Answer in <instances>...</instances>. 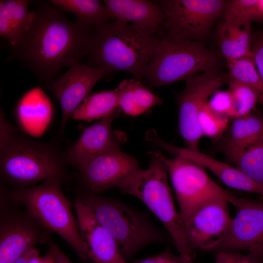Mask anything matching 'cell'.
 <instances>
[{
    "label": "cell",
    "mask_w": 263,
    "mask_h": 263,
    "mask_svg": "<svg viewBox=\"0 0 263 263\" xmlns=\"http://www.w3.org/2000/svg\"><path fill=\"white\" fill-rule=\"evenodd\" d=\"M27 0L0 1V35L14 46L30 27L34 10L29 11Z\"/></svg>",
    "instance_id": "23"
},
{
    "label": "cell",
    "mask_w": 263,
    "mask_h": 263,
    "mask_svg": "<svg viewBox=\"0 0 263 263\" xmlns=\"http://www.w3.org/2000/svg\"><path fill=\"white\" fill-rule=\"evenodd\" d=\"M157 153L169 175L184 223L208 201L224 198L232 205L237 198L215 183L201 165L184 157L169 158Z\"/></svg>",
    "instance_id": "8"
},
{
    "label": "cell",
    "mask_w": 263,
    "mask_h": 263,
    "mask_svg": "<svg viewBox=\"0 0 263 263\" xmlns=\"http://www.w3.org/2000/svg\"><path fill=\"white\" fill-rule=\"evenodd\" d=\"M258 0H225L224 21H242L251 24L262 21L263 16L258 6Z\"/></svg>",
    "instance_id": "28"
},
{
    "label": "cell",
    "mask_w": 263,
    "mask_h": 263,
    "mask_svg": "<svg viewBox=\"0 0 263 263\" xmlns=\"http://www.w3.org/2000/svg\"><path fill=\"white\" fill-rule=\"evenodd\" d=\"M117 89L103 91L90 95L72 114L75 120L90 122L101 119L118 108Z\"/></svg>",
    "instance_id": "25"
},
{
    "label": "cell",
    "mask_w": 263,
    "mask_h": 263,
    "mask_svg": "<svg viewBox=\"0 0 263 263\" xmlns=\"http://www.w3.org/2000/svg\"><path fill=\"white\" fill-rule=\"evenodd\" d=\"M165 19L157 29L183 39L201 42L224 13L225 0H161L154 1Z\"/></svg>",
    "instance_id": "9"
},
{
    "label": "cell",
    "mask_w": 263,
    "mask_h": 263,
    "mask_svg": "<svg viewBox=\"0 0 263 263\" xmlns=\"http://www.w3.org/2000/svg\"><path fill=\"white\" fill-rule=\"evenodd\" d=\"M25 212L23 215L1 212L0 263H14L35 244L50 242L48 230Z\"/></svg>",
    "instance_id": "15"
},
{
    "label": "cell",
    "mask_w": 263,
    "mask_h": 263,
    "mask_svg": "<svg viewBox=\"0 0 263 263\" xmlns=\"http://www.w3.org/2000/svg\"><path fill=\"white\" fill-rule=\"evenodd\" d=\"M132 79L137 104L144 113L148 111L152 107L162 103V100L150 91L141 81L134 78Z\"/></svg>",
    "instance_id": "33"
},
{
    "label": "cell",
    "mask_w": 263,
    "mask_h": 263,
    "mask_svg": "<svg viewBox=\"0 0 263 263\" xmlns=\"http://www.w3.org/2000/svg\"><path fill=\"white\" fill-rule=\"evenodd\" d=\"M235 106L237 118L247 115L255 110L259 101L257 93L252 88L241 82L229 78L227 82Z\"/></svg>",
    "instance_id": "29"
},
{
    "label": "cell",
    "mask_w": 263,
    "mask_h": 263,
    "mask_svg": "<svg viewBox=\"0 0 263 263\" xmlns=\"http://www.w3.org/2000/svg\"><path fill=\"white\" fill-rule=\"evenodd\" d=\"M40 263H56V262L52 254L49 251L47 254L41 257Z\"/></svg>",
    "instance_id": "41"
},
{
    "label": "cell",
    "mask_w": 263,
    "mask_h": 263,
    "mask_svg": "<svg viewBox=\"0 0 263 263\" xmlns=\"http://www.w3.org/2000/svg\"><path fill=\"white\" fill-rule=\"evenodd\" d=\"M110 73L106 69L80 62L71 66L47 87L57 98L61 107V132L73 112L90 95L96 83Z\"/></svg>",
    "instance_id": "14"
},
{
    "label": "cell",
    "mask_w": 263,
    "mask_h": 263,
    "mask_svg": "<svg viewBox=\"0 0 263 263\" xmlns=\"http://www.w3.org/2000/svg\"><path fill=\"white\" fill-rule=\"evenodd\" d=\"M134 263H195L194 261L186 258L179 254L172 253L169 248L157 255L137 260Z\"/></svg>",
    "instance_id": "34"
},
{
    "label": "cell",
    "mask_w": 263,
    "mask_h": 263,
    "mask_svg": "<svg viewBox=\"0 0 263 263\" xmlns=\"http://www.w3.org/2000/svg\"><path fill=\"white\" fill-rule=\"evenodd\" d=\"M53 112L52 104L46 94L37 87L19 100L16 114L20 126L28 133L40 135L48 125Z\"/></svg>",
    "instance_id": "20"
},
{
    "label": "cell",
    "mask_w": 263,
    "mask_h": 263,
    "mask_svg": "<svg viewBox=\"0 0 263 263\" xmlns=\"http://www.w3.org/2000/svg\"><path fill=\"white\" fill-rule=\"evenodd\" d=\"M79 231L95 263H127L110 233L98 222L90 208L78 198L75 203Z\"/></svg>",
    "instance_id": "17"
},
{
    "label": "cell",
    "mask_w": 263,
    "mask_h": 263,
    "mask_svg": "<svg viewBox=\"0 0 263 263\" xmlns=\"http://www.w3.org/2000/svg\"><path fill=\"white\" fill-rule=\"evenodd\" d=\"M207 104L209 108L219 115L233 119L237 118L234 101L228 90L216 91Z\"/></svg>",
    "instance_id": "32"
},
{
    "label": "cell",
    "mask_w": 263,
    "mask_h": 263,
    "mask_svg": "<svg viewBox=\"0 0 263 263\" xmlns=\"http://www.w3.org/2000/svg\"><path fill=\"white\" fill-rule=\"evenodd\" d=\"M153 133L149 141L174 156L190 159L209 169L226 186L263 196V186L255 182L237 167L216 160L200 151L176 147L161 139Z\"/></svg>",
    "instance_id": "16"
},
{
    "label": "cell",
    "mask_w": 263,
    "mask_h": 263,
    "mask_svg": "<svg viewBox=\"0 0 263 263\" xmlns=\"http://www.w3.org/2000/svg\"><path fill=\"white\" fill-rule=\"evenodd\" d=\"M61 182L50 180L37 186L20 187L15 189L10 198L24 206L25 212L43 227L64 240L80 259L90 260L70 201L62 191Z\"/></svg>",
    "instance_id": "3"
},
{
    "label": "cell",
    "mask_w": 263,
    "mask_h": 263,
    "mask_svg": "<svg viewBox=\"0 0 263 263\" xmlns=\"http://www.w3.org/2000/svg\"><path fill=\"white\" fill-rule=\"evenodd\" d=\"M114 20L157 30L165 19L161 8L148 0H104Z\"/></svg>",
    "instance_id": "21"
},
{
    "label": "cell",
    "mask_w": 263,
    "mask_h": 263,
    "mask_svg": "<svg viewBox=\"0 0 263 263\" xmlns=\"http://www.w3.org/2000/svg\"><path fill=\"white\" fill-rule=\"evenodd\" d=\"M252 58L263 81V30L253 33Z\"/></svg>",
    "instance_id": "35"
},
{
    "label": "cell",
    "mask_w": 263,
    "mask_h": 263,
    "mask_svg": "<svg viewBox=\"0 0 263 263\" xmlns=\"http://www.w3.org/2000/svg\"><path fill=\"white\" fill-rule=\"evenodd\" d=\"M56 7L75 15L77 21L90 27H96L113 18L105 5L98 0H51Z\"/></svg>",
    "instance_id": "24"
},
{
    "label": "cell",
    "mask_w": 263,
    "mask_h": 263,
    "mask_svg": "<svg viewBox=\"0 0 263 263\" xmlns=\"http://www.w3.org/2000/svg\"><path fill=\"white\" fill-rule=\"evenodd\" d=\"M120 111L117 108L85 129L76 142L64 153L66 162L79 168L115 142L124 140L123 134L112 130V123Z\"/></svg>",
    "instance_id": "18"
},
{
    "label": "cell",
    "mask_w": 263,
    "mask_h": 263,
    "mask_svg": "<svg viewBox=\"0 0 263 263\" xmlns=\"http://www.w3.org/2000/svg\"><path fill=\"white\" fill-rule=\"evenodd\" d=\"M219 140V149L227 159L263 141V115L254 111L234 119Z\"/></svg>",
    "instance_id": "19"
},
{
    "label": "cell",
    "mask_w": 263,
    "mask_h": 263,
    "mask_svg": "<svg viewBox=\"0 0 263 263\" xmlns=\"http://www.w3.org/2000/svg\"><path fill=\"white\" fill-rule=\"evenodd\" d=\"M160 40L157 30L111 20L93 28L86 64L123 71L142 81Z\"/></svg>",
    "instance_id": "2"
},
{
    "label": "cell",
    "mask_w": 263,
    "mask_h": 263,
    "mask_svg": "<svg viewBox=\"0 0 263 263\" xmlns=\"http://www.w3.org/2000/svg\"><path fill=\"white\" fill-rule=\"evenodd\" d=\"M229 118L214 113L207 102L200 110L198 118L199 128L203 136L217 141L228 128Z\"/></svg>",
    "instance_id": "30"
},
{
    "label": "cell",
    "mask_w": 263,
    "mask_h": 263,
    "mask_svg": "<svg viewBox=\"0 0 263 263\" xmlns=\"http://www.w3.org/2000/svg\"><path fill=\"white\" fill-rule=\"evenodd\" d=\"M118 92V108L126 114L136 116L144 113L137 104L132 79H124L116 88Z\"/></svg>",
    "instance_id": "31"
},
{
    "label": "cell",
    "mask_w": 263,
    "mask_h": 263,
    "mask_svg": "<svg viewBox=\"0 0 263 263\" xmlns=\"http://www.w3.org/2000/svg\"><path fill=\"white\" fill-rule=\"evenodd\" d=\"M227 75L231 78L247 85L256 91L259 101L263 106V81L252 57L241 58L226 63Z\"/></svg>",
    "instance_id": "27"
},
{
    "label": "cell",
    "mask_w": 263,
    "mask_h": 263,
    "mask_svg": "<svg viewBox=\"0 0 263 263\" xmlns=\"http://www.w3.org/2000/svg\"><path fill=\"white\" fill-rule=\"evenodd\" d=\"M48 244L49 251L52 254L56 263H73L53 242L50 240Z\"/></svg>",
    "instance_id": "38"
},
{
    "label": "cell",
    "mask_w": 263,
    "mask_h": 263,
    "mask_svg": "<svg viewBox=\"0 0 263 263\" xmlns=\"http://www.w3.org/2000/svg\"><path fill=\"white\" fill-rule=\"evenodd\" d=\"M41 259L39 251L34 246L22 254L14 263H40Z\"/></svg>",
    "instance_id": "37"
},
{
    "label": "cell",
    "mask_w": 263,
    "mask_h": 263,
    "mask_svg": "<svg viewBox=\"0 0 263 263\" xmlns=\"http://www.w3.org/2000/svg\"><path fill=\"white\" fill-rule=\"evenodd\" d=\"M228 201L218 198L197 208L184 222L188 242L191 248L205 251L228 233L233 218Z\"/></svg>",
    "instance_id": "13"
},
{
    "label": "cell",
    "mask_w": 263,
    "mask_h": 263,
    "mask_svg": "<svg viewBox=\"0 0 263 263\" xmlns=\"http://www.w3.org/2000/svg\"><path fill=\"white\" fill-rule=\"evenodd\" d=\"M161 40L144 80L155 88L217 70L218 56L200 41L183 39L157 30Z\"/></svg>",
    "instance_id": "7"
},
{
    "label": "cell",
    "mask_w": 263,
    "mask_h": 263,
    "mask_svg": "<svg viewBox=\"0 0 263 263\" xmlns=\"http://www.w3.org/2000/svg\"><path fill=\"white\" fill-rule=\"evenodd\" d=\"M253 33L251 23L224 21L217 30V38L226 63L241 58L252 57Z\"/></svg>",
    "instance_id": "22"
},
{
    "label": "cell",
    "mask_w": 263,
    "mask_h": 263,
    "mask_svg": "<svg viewBox=\"0 0 263 263\" xmlns=\"http://www.w3.org/2000/svg\"><path fill=\"white\" fill-rule=\"evenodd\" d=\"M229 79L228 75L214 70L187 77L185 87L176 95L179 111V129L188 149L200 151L203 136L198 125L199 112L207 99Z\"/></svg>",
    "instance_id": "10"
},
{
    "label": "cell",
    "mask_w": 263,
    "mask_h": 263,
    "mask_svg": "<svg viewBox=\"0 0 263 263\" xmlns=\"http://www.w3.org/2000/svg\"><path fill=\"white\" fill-rule=\"evenodd\" d=\"M257 3L259 10L263 16V0H258Z\"/></svg>",
    "instance_id": "42"
},
{
    "label": "cell",
    "mask_w": 263,
    "mask_h": 263,
    "mask_svg": "<svg viewBox=\"0 0 263 263\" xmlns=\"http://www.w3.org/2000/svg\"><path fill=\"white\" fill-rule=\"evenodd\" d=\"M0 146L4 144L14 134V128L7 121L5 114L0 111Z\"/></svg>",
    "instance_id": "36"
},
{
    "label": "cell",
    "mask_w": 263,
    "mask_h": 263,
    "mask_svg": "<svg viewBox=\"0 0 263 263\" xmlns=\"http://www.w3.org/2000/svg\"><path fill=\"white\" fill-rule=\"evenodd\" d=\"M232 205L236 213L228 233L205 251H246L263 263V201L238 196Z\"/></svg>",
    "instance_id": "11"
},
{
    "label": "cell",
    "mask_w": 263,
    "mask_h": 263,
    "mask_svg": "<svg viewBox=\"0 0 263 263\" xmlns=\"http://www.w3.org/2000/svg\"><path fill=\"white\" fill-rule=\"evenodd\" d=\"M216 253L215 263H234L231 252L219 251Z\"/></svg>",
    "instance_id": "40"
},
{
    "label": "cell",
    "mask_w": 263,
    "mask_h": 263,
    "mask_svg": "<svg viewBox=\"0 0 263 263\" xmlns=\"http://www.w3.org/2000/svg\"><path fill=\"white\" fill-rule=\"evenodd\" d=\"M234 263H259L252 256L248 253L243 255L240 252H231Z\"/></svg>",
    "instance_id": "39"
},
{
    "label": "cell",
    "mask_w": 263,
    "mask_h": 263,
    "mask_svg": "<svg viewBox=\"0 0 263 263\" xmlns=\"http://www.w3.org/2000/svg\"><path fill=\"white\" fill-rule=\"evenodd\" d=\"M34 12L28 30L10 46V57L29 67L47 87L63 67L87 56L94 27L72 22L49 2L39 5Z\"/></svg>",
    "instance_id": "1"
},
{
    "label": "cell",
    "mask_w": 263,
    "mask_h": 263,
    "mask_svg": "<svg viewBox=\"0 0 263 263\" xmlns=\"http://www.w3.org/2000/svg\"><path fill=\"white\" fill-rule=\"evenodd\" d=\"M0 148V174L9 182L22 188L64 178V154L48 144L13 134Z\"/></svg>",
    "instance_id": "6"
},
{
    "label": "cell",
    "mask_w": 263,
    "mask_h": 263,
    "mask_svg": "<svg viewBox=\"0 0 263 263\" xmlns=\"http://www.w3.org/2000/svg\"><path fill=\"white\" fill-rule=\"evenodd\" d=\"M227 160L251 179L263 186V141L235 154Z\"/></svg>",
    "instance_id": "26"
},
{
    "label": "cell",
    "mask_w": 263,
    "mask_h": 263,
    "mask_svg": "<svg viewBox=\"0 0 263 263\" xmlns=\"http://www.w3.org/2000/svg\"><path fill=\"white\" fill-rule=\"evenodd\" d=\"M119 189L142 201L159 219L169 234L179 254L194 261L195 253L186 236L184 225L175 208L166 168L157 151L151 153L146 169H139Z\"/></svg>",
    "instance_id": "4"
},
{
    "label": "cell",
    "mask_w": 263,
    "mask_h": 263,
    "mask_svg": "<svg viewBox=\"0 0 263 263\" xmlns=\"http://www.w3.org/2000/svg\"><path fill=\"white\" fill-rule=\"evenodd\" d=\"M114 143L78 169L81 179L90 191L98 194L113 187L119 188L140 169L136 159Z\"/></svg>",
    "instance_id": "12"
},
{
    "label": "cell",
    "mask_w": 263,
    "mask_h": 263,
    "mask_svg": "<svg viewBox=\"0 0 263 263\" xmlns=\"http://www.w3.org/2000/svg\"><path fill=\"white\" fill-rule=\"evenodd\" d=\"M77 198L113 236L126 261L145 246L166 239L165 234L151 223L146 215L122 202L90 191L81 193Z\"/></svg>",
    "instance_id": "5"
}]
</instances>
